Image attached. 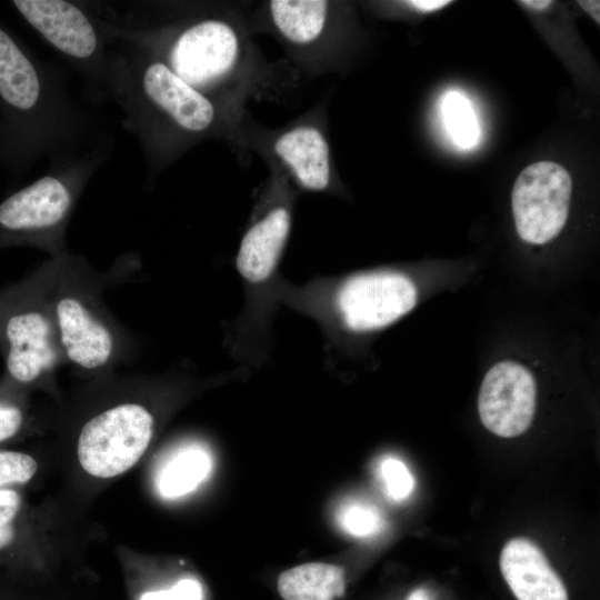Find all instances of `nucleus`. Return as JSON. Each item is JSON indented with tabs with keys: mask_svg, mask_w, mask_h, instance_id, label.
I'll list each match as a JSON object with an SVG mask.
<instances>
[{
	"mask_svg": "<svg viewBox=\"0 0 600 600\" xmlns=\"http://www.w3.org/2000/svg\"><path fill=\"white\" fill-rule=\"evenodd\" d=\"M84 114L58 78L0 24V157L23 168L36 159L76 154Z\"/></svg>",
	"mask_w": 600,
	"mask_h": 600,
	"instance_id": "f257e3e1",
	"label": "nucleus"
},
{
	"mask_svg": "<svg viewBox=\"0 0 600 600\" xmlns=\"http://www.w3.org/2000/svg\"><path fill=\"white\" fill-rule=\"evenodd\" d=\"M131 43L129 52L108 53L106 89L122 108L127 128L138 137L149 160H157L167 130L200 136L213 126L217 111L203 92L153 53Z\"/></svg>",
	"mask_w": 600,
	"mask_h": 600,
	"instance_id": "f03ea898",
	"label": "nucleus"
},
{
	"mask_svg": "<svg viewBox=\"0 0 600 600\" xmlns=\"http://www.w3.org/2000/svg\"><path fill=\"white\" fill-rule=\"evenodd\" d=\"M277 301L314 318L328 334L340 329L364 333L382 329L417 303V289L403 273L371 271L342 279L312 280L294 287L280 282Z\"/></svg>",
	"mask_w": 600,
	"mask_h": 600,
	"instance_id": "7ed1b4c3",
	"label": "nucleus"
},
{
	"mask_svg": "<svg viewBox=\"0 0 600 600\" xmlns=\"http://www.w3.org/2000/svg\"><path fill=\"white\" fill-rule=\"evenodd\" d=\"M100 150L51 160L42 177L0 203V232L27 238L57 230L67 219L80 187L102 160Z\"/></svg>",
	"mask_w": 600,
	"mask_h": 600,
	"instance_id": "20e7f679",
	"label": "nucleus"
},
{
	"mask_svg": "<svg viewBox=\"0 0 600 600\" xmlns=\"http://www.w3.org/2000/svg\"><path fill=\"white\" fill-rule=\"evenodd\" d=\"M12 7L52 48L97 87L106 89L107 24L84 7L66 0H14Z\"/></svg>",
	"mask_w": 600,
	"mask_h": 600,
	"instance_id": "39448f33",
	"label": "nucleus"
},
{
	"mask_svg": "<svg viewBox=\"0 0 600 600\" xmlns=\"http://www.w3.org/2000/svg\"><path fill=\"white\" fill-rule=\"evenodd\" d=\"M117 37L147 49L163 61L177 76L201 91L222 80L234 67L239 39L227 22L208 18L189 23L166 42L144 40L118 33Z\"/></svg>",
	"mask_w": 600,
	"mask_h": 600,
	"instance_id": "423d86ee",
	"label": "nucleus"
},
{
	"mask_svg": "<svg viewBox=\"0 0 600 600\" xmlns=\"http://www.w3.org/2000/svg\"><path fill=\"white\" fill-rule=\"evenodd\" d=\"M153 417L142 406L123 403L88 420L79 434L77 456L92 477L108 479L133 467L153 434Z\"/></svg>",
	"mask_w": 600,
	"mask_h": 600,
	"instance_id": "0eeeda50",
	"label": "nucleus"
},
{
	"mask_svg": "<svg viewBox=\"0 0 600 600\" xmlns=\"http://www.w3.org/2000/svg\"><path fill=\"white\" fill-rule=\"evenodd\" d=\"M571 191V177L561 164L539 161L524 168L511 194L520 238L542 244L557 237L568 218Z\"/></svg>",
	"mask_w": 600,
	"mask_h": 600,
	"instance_id": "6e6552de",
	"label": "nucleus"
},
{
	"mask_svg": "<svg viewBox=\"0 0 600 600\" xmlns=\"http://www.w3.org/2000/svg\"><path fill=\"white\" fill-rule=\"evenodd\" d=\"M537 386L531 372L513 361L494 364L486 373L478 397L482 424L501 438L528 430L536 411Z\"/></svg>",
	"mask_w": 600,
	"mask_h": 600,
	"instance_id": "1a4fd4ad",
	"label": "nucleus"
},
{
	"mask_svg": "<svg viewBox=\"0 0 600 600\" xmlns=\"http://www.w3.org/2000/svg\"><path fill=\"white\" fill-rule=\"evenodd\" d=\"M291 229L290 210L277 206L254 221L244 233L236 258L237 270L251 297L277 301L278 267Z\"/></svg>",
	"mask_w": 600,
	"mask_h": 600,
	"instance_id": "9d476101",
	"label": "nucleus"
},
{
	"mask_svg": "<svg viewBox=\"0 0 600 600\" xmlns=\"http://www.w3.org/2000/svg\"><path fill=\"white\" fill-rule=\"evenodd\" d=\"M2 334L7 371L14 382L29 384L57 363L51 323L41 311L20 309L9 313Z\"/></svg>",
	"mask_w": 600,
	"mask_h": 600,
	"instance_id": "9b49d317",
	"label": "nucleus"
},
{
	"mask_svg": "<svg viewBox=\"0 0 600 600\" xmlns=\"http://www.w3.org/2000/svg\"><path fill=\"white\" fill-rule=\"evenodd\" d=\"M499 566L517 600H569L567 588L538 544L517 537L503 546Z\"/></svg>",
	"mask_w": 600,
	"mask_h": 600,
	"instance_id": "f8f14e48",
	"label": "nucleus"
},
{
	"mask_svg": "<svg viewBox=\"0 0 600 600\" xmlns=\"http://www.w3.org/2000/svg\"><path fill=\"white\" fill-rule=\"evenodd\" d=\"M60 342L68 358L84 369H97L108 362L113 352V339L78 299L64 297L56 306Z\"/></svg>",
	"mask_w": 600,
	"mask_h": 600,
	"instance_id": "ddd939ff",
	"label": "nucleus"
},
{
	"mask_svg": "<svg viewBox=\"0 0 600 600\" xmlns=\"http://www.w3.org/2000/svg\"><path fill=\"white\" fill-rule=\"evenodd\" d=\"M276 153L290 167L302 187L322 191L329 186V147L314 127H298L274 142Z\"/></svg>",
	"mask_w": 600,
	"mask_h": 600,
	"instance_id": "4468645a",
	"label": "nucleus"
},
{
	"mask_svg": "<svg viewBox=\"0 0 600 600\" xmlns=\"http://www.w3.org/2000/svg\"><path fill=\"white\" fill-rule=\"evenodd\" d=\"M277 588L283 600H336L346 590L344 570L324 562L303 563L283 571Z\"/></svg>",
	"mask_w": 600,
	"mask_h": 600,
	"instance_id": "2eb2a0df",
	"label": "nucleus"
},
{
	"mask_svg": "<svg viewBox=\"0 0 600 600\" xmlns=\"http://www.w3.org/2000/svg\"><path fill=\"white\" fill-rule=\"evenodd\" d=\"M212 458L198 443L176 449L163 462L156 478L159 493L167 499L183 497L196 490L210 474Z\"/></svg>",
	"mask_w": 600,
	"mask_h": 600,
	"instance_id": "dca6fc26",
	"label": "nucleus"
},
{
	"mask_svg": "<svg viewBox=\"0 0 600 600\" xmlns=\"http://www.w3.org/2000/svg\"><path fill=\"white\" fill-rule=\"evenodd\" d=\"M276 28L288 40L307 44L322 32L328 2L320 0H274L269 4Z\"/></svg>",
	"mask_w": 600,
	"mask_h": 600,
	"instance_id": "f3484780",
	"label": "nucleus"
},
{
	"mask_svg": "<svg viewBox=\"0 0 600 600\" xmlns=\"http://www.w3.org/2000/svg\"><path fill=\"white\" fill-rule=\"evenodd\" d=\"M444 124L454 142L464 149L478 143L479 124L469 100L459 92H449L442 102Z\"/></svg>",
	"mask_w": 600,
	"mask_h": 600,
	"instance_id": "a211bd4d",
	"label": "nucleus"
},
{
	"mask_svg": "<svg viewBox=\"0 0 600 600\" xmlns=\"http://www.w3.org/2000/svg\"><path fill=\"white\" fill-rule=\"evenodd\" d=\"M23 501L17 489L0 490V556L13 551L20 539Z\"/></svg>",
	"mask_w": 600,
	"mask_h": 600,
	"instance_id": "6ab92c4d",
	"label": "nucleus"
},
{
	"mask_svg": "<svg viewBox=\"0 0 600 600\" xmlns=\"http://www.w3.org/2000/svg\"><path fill=\"white\" fill-rule=\"evenodd\" d=\"M37 471L38 462L29 453L0 449V490L28 483Z\"/></svg>",
	"mask_w": 600,
	"mask_h": 600,
	"instance_id": "aec40b11",
	"label": "nucleus"
},
{
	"mask_svg": "<svg viewBox=\"0 0 600 600\" xmlns=\"http://www.w3.org/2000/svg\"><path fill=\"white\" fill-rule=\"evenodd\" d=\"M338 520L342 529L354 537H369L381 529L382 520L379 512L369 504L351 502L344 504Z\"/></svg>",
	"mask_w": 600,
	"mask_h": 600,
	"instance_id": "412c9836",
	"label": "nucleus"
},
{
	"mask_svg": "<svg viewBox=\"0 0 600 600\" xmlns=\"http://www.w3.org/2000/svg\"><path fill=\"white\" fill-rule=\"evenodd\" d=\"M379 476L388 496L397 501L406 499L413 490L414 480L406 464L393 457L384 458Z\"/></svg>",
	"mask_w": 600,
	"mask_h": 600,
	"instance_id": "4be33fe9",
	"label": "nucleus"
},
{
	"mask_svg": "<svg viewBox=\"0 0 600 600\" xmlns=\"http://www.w3.org/2000/svg\"><path fill=\"white\" fill-rule=\"evenodd\" d=\"M202 587L194 579H182L169 590L149 591L139 600H202Z\"/></svg>",
	"mask_w": 600,
	"mask_h": 600,
	"instance_id": "5701e85b",
	"label": "nucleus"
},
{
	"mask_svg": "<svg viewBox=\"0 0 600 600\" xmlns=\"http://www.w3.org/2000/svg\"><path fill=\"white\" fill-rule=\"evenodd\" d=\"M24 414L16 402L0 398V443L14 438L22 429Z\"/></svg>",
	"mask_w": 600,
	"mask_h": 600,
	"instance_id": "b1692460",
	"label": "nucleus"
},
{
	"mask_svg": "<svg viewBox=\"0 0 600 600\" xmlns=\"http://www.w3.org/2000/svg\"><path fill=\"white\" fill-rule=\"evenodd\" d=\"M410 7L420 10L422 12H430L439 10L450 4L451 1L444 0H412L407 2Z\"/></svg>",
	"mask_w": 600,
	"mask_h": 600,
	"instance_id": "393cba45",
	"label": "nucleus"
},
{
	"mask_svg": "<svg viewBox=\"0 0 600 600\" xmlns=\"http://www.w3.org/2000/svg\"><path fill=\"white\" fill-rule=\"evenodd\" d=\"M579 4L586 10L587 13L599 22V1H579Z\"/></svg>",
	"mask_w": 600,
	"mask_h": 600,
	"instance_id": "a878e982",
	"label": "nucleus"
},
{
	"mask_svg": "<svg viewBox=\"0 0 600 600\" xmlns=\"http://www.w3.org/2000/svg\"><path fill=\"white\" fill-rule=\"evenodd\" d=\"M519 3L536 10H544L552 4L549 0H526L519 1Z\"/></svg>",
	"mask_w": 600,
	"mask_h": 600,
	"instance_id": "bb28decb",
	"label": "nucleus"
},
{
	"mask_svg": "<svg viewBox=\"0 0 600 600\" xmlns=\"http://www.w3.org/2000/svg\"><path fill=\"white\" fill-rule=\"evenodd\" d=\"M407 600H429V594L424 589H417L410 593Z\"/></svg>",
	"mask_w": 600,
	"mask_h": 600,
	"instance_id": "cd10ccee",
	"label": "nucleus"
}]
</instances>
